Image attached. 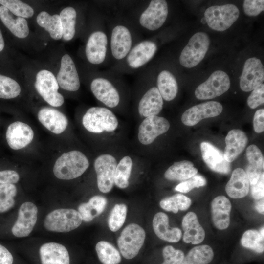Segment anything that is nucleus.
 Segmentation results:
<instances>
[{
    "instance_id": "37998d69",
    "label": "nucleus",
    "mask_w": 264,
    "mask_h": 264,
    "mask_svg": "<svg viewBox=\"0 0 264 264\" xmlns=\"http://www.w3.org/2000/svg\"><path fill=\"white\" fill-rule=\"evenodd\" d=\"M0 4L17 17L27 18L32 17L34 14L33 8L20 0H0Z\"/></svg>"
},
{
    "instance_id": "f257e3e1",
    "label": "nucleus",
    "mask_w": 264,
    "mask_h": 264,
    "mask_svg": "<svg viewBox=\"0 0 264 264\" xmlns=\"http://www.w3.org/2000/svg\"><path fill=\"white\" fill-rule=\"evenodd\" d=\"M89 166V161L82 152L72 150L63 153L57 158L53 172L58 179L71 180L80 176Z\"/></svg>"
},
{
    "instance_id": "412c9836",
    "label": "nucleus",
    "mask_w": 264,
    "mask_h": 264,
    "mask_svg": "<svg viewBox=\"0 0 264 264\" xmlns=\"http://www.w3.org/2000/svg\"><path fill=\"white\" fill-rule=\"evenodd\" d=\"M163 99L156 87H152L142 95L138 103L139 114L146 118L157 115L162 110Z\"/></svg>"
},
{
    "instance_id": "ea45409f",
    "label": "nucleus",
    "mask_w": 264,
    "mask_h": 264,
    "mask_svg": "<svg viewBox=\"0 0 264 264\" xmlns=\"http://www.w3.org/2000/svg\"><path fill=\"white\" fill-rule=\"evenodd\" d=\"M191 200L181 194H176L162 199L160 207L164 210L177 213L179 210H187L191 205Z\"/></svg>"
},
{
    "instance_id": "dca6fc26",
    "label": "nucleus",
    "mask_w": 264,
    "mask_h": 264,
    "mask_svg": "<svg viewBox=\"0 0 264 264\" xmlns=\"http://www.w3.org/2000/svg\"><path fill=\"white\" fill-rule=\"evenodd\" d=\"M38 208L31 202H25L20 207L17 219L12 227L13 235L18 238L28 236L37 220Z\"/></svg>"
},
{
    "instance_id": "2eb2a0df",
    "label": "nucleus",
    "mask_w": 264,
    "mask_h": 264,
    "mask_svg": "<svg viewBox=\"0 0 264 264\" xmlns=\"http://www.w3.org/2000/svg\"><path fill=\"white\" fill-rule=\"evenodd\" d=\"M170 126L168 120L163 117L155 115L145 118L138 127V140L142 145H150L158 136L166 132Z\"/></svg>"
},
{
    "instance_id": "603ef678",
    "label": "nucleus",
    "mask_w": 264,
    "mask_h": 264,
    "mask_svg": "<svg viewBox=\"0 0 264 264\" xmlns=\"http://www.w3.org/2000/svg\"><path fill=\"white\" fill-rule=\"evenodd\" d=\"M251 193L252 196L255 199L264 198V174H261L256 183L251 185Z\"/></svg>"
},
{
    "instance_id": "393cba45",
    "label": "nucleus",
    "mask_w": 264,
    "mask_h": 264,
    "mask_svg": "<svg viewBox=\"0 0 264 264\" xmlns=\"http://www.w3.org/2000/svg\"><path fill=\"white\" fill-rule=\"evenodd\" d=\"M39 253L42 264H69L67 249L63 245L54 242L41 245Z\"/></svg>"
},
{
    "instance_id": "9b49d317",
    "label": "nucleus",
    "mask_w": 264,
    "mask_h": 264,
    "mask_svg": "<svg viewBox=\"0 0 264 264\" xmlns=\"http://www.w3.org/2000/svg\"><path fill=\"white\" fill-rule=\"evenodd\" d=\"M230 87L228 75L223 71L217 70L196 88L195 94L199 100L211 99L223 94Z\"/></svg>"
},
{
    "instance_id": "7c9ffc66",
    "label": "nucleus",
    "mask_w": 264,
    "mask_h": 264,
    "mask_svg": "<svg viewBox=\"0 0 264 264\" xmlns=\"http://www.w3.org/2000/svg\"><path fill=\"white\" fill-rule=\"evenodd\" d=\"M0 19L16 37L25 38L28 35L29 28L25 19L15 16L3 6H0Z\"/></svg>"
},
{
    "instance_id": "bb28decb",
    "label": "nucleus",
    "mask_w": 264,
    "mask_h": 264,
    "mask_svg": "<svg viewBox=\"0 0 264 264\" xmlns=\"http://www.w3.org/2000/svg\"><path fill=\"white\" fill-rule=\"evenodd\" d=\"M182 226L184 230L183 241L185 243L198 244L204 240L205 236L204 230L199 224L195 213L189 212L184 216Z\"/></svg>"
},
{
    "instance_id": "79ce46f5",
    "label": "nucleus",
    "mask_w": 264,
    "mask_h": 264,
    "mask_svg": "<svg viewBox=\"0 0 264 264\" xmlns=\"http://www.w3.org/2000/svg\"><path fill=\"white\" fill-rule=\"evenodd\" d=\"M17 192V188L14 184H0V213L9 211L14 206V198Z\"/></svg>"
},
{
    "instance_id": "9d476101",
    "label": "nucleus",
    "mask_w": 264,
    "mask_h": 264,
    "mask_svg": "<svg viewBox=\"0 0 264 264\" xmlns=\"http://www.w3.org/2000/svg\"><path fill=\"white\" fill-rule=\"evenodd\" d=\"M35 87L39 94L49 105L60 107L64 102L63 95L58 92L59 85L53 74L45 69L36 75Z\"/></svg>"
},
{
    "instance_id": "c03bdc74",
    "label": "nucleus",
    "mask_w": 264,
    "mask_h": 264,
    "mask_svg": "<svg viewBox=\"0 0 264 264\" xmlns=\"http://www.w3.org/2000/svg\"><path fill=\"white\" fill-rule=\"evenodd\" d=\"M21 91L19 84L14 79L0 74V98L13 99L17 97Z\"/></svg>"
},
{
    "instance_id": "f704fd0d",
    "label": "nucleus",
    "mask_w": 264,
    "mask_h": 264,
    "mask_svg": "<svg viewBox=\"0 0 264 264\" xmlns=\"http://www.w3.org/2000/svg\"><path fill=\"white\" fill-rule=\"evenodd\" d=\"M37 23L47 31L51 37L54 40L62 38L63 29L60 16L50 15L45 11L40 12L36 18Z\"/></svg>"
},
{
    "instance_id": "473e14b6",
    "label": "nucleus",
    "mask_w": 264,
    "mask_h": 264,
    "mask_svg": "<svg viewBox=\"0 0 264 264\" xmlns=\"http://www.w3.org/2000/svg\"><path fill=\"white\" fill-rule=\"evenodd\" d=\"M107 203V200L105 197L95 195L91 197L88 202L80 204L78 211L83 221L90 222L104 211Z\"/></svg>"
},
{
    "instance_id": "4be33fe9",
    "label": "nucleus",
    "mask_w": 264,
    "mask_h": 264,
    "mask_svg": "<svg viewBox=\"0 0 264 264\" xmlns=\"http://www.w3.org/2000/svg\"><path fill=\"white\" fill-rule=\"evenodd\" d=\"M200 150L203 161L212 170L217 173L228 174L231 165L224 157L223 153L211 143L203 142Z\"/></svg>"
},
{
    "instance_id": "f03ea898",
    "label": "nucleus",
    "mask_w": 264,
    "mask_h": 264,
    "mask_svg": "<svg viewBox=\"0 0 264 264\" xmlns=\"http://www.w3.org/2000/svg\"><path fill=\"white\" fill-rule=\"evenodd\" d=\"M137 42L134 31L128 23L119 21L113 24L110 35L109 49L115 60L122 61Z\"/></svg>"
},
{
    "instance_id": "a19ab883",
    "label": "nucleus",
    "mask_w": 264,
    "mask_h": 264,
    "mask_svg": "<svg viewBox=\"0 0 264 264\" xmlns=\"http://www.w3.org/2000/svg\"><path fill=\"white\" fill-rule=\"evenodd\" d=\"M264 237L259 231L251 229L243 233L241 242L243 247L250 249L257 253H262L264 251Z\"/></svg>"
},
{
    "instance_id": "4c0bfd02",
    "label": "nucleus",
    "mask_w": 264,
    "mask_h": 264,
    "mask_svg": "<svg viewBox=\"0 0 264 264\" xmlns=\"http://www.w3.org/2000/svg\"><path fill=\"white\" fill-rule=\"evenodd\" d=\"M132 165L131 157L128 155L122 157L117 163L114 175V184L117 187L120 189L128 187Z\"/></svg>"
},
{
    "instance_id": "5fc2aeb1",
    "label": "nucleus",
    "mask_w": 264,
    "mask_h": 264,
    "mask_svg": "<svg viewBox=\"0 0 264 264\" xmlns=\"http://www.w3.org/2000/svg\"><path fill=\"white\" fill-rule=\"evenodd\" d=\"M13 257L9 251L0 244V264H13Z\"/></svg>"
},
{
    "instance_id": "4d7b16f0",
    "label": "nucleus",
    "mask_w": 264,
    "mask_h": 264,
    "mask_svg": "<svg viewBox=\"0 0 264 264\" xmlns=\"http://www.w3.org/2000/svg\"><path fill=\"white\" fill-rule=\"evenodd\" d=\"M4 47V41L0 29V52L2 51Z\"/></svg>"
},
{
    "instance_id": "8fccbe9b",
    "label": "nucleus",
    "mask_w": 264,
    "mask_h": 264,
    "mask_svg": "<svg viewBox=\"0 0 264 264\" xmlns=\"http://www.w3.org/2000/svg\"><path fill=\"white\" fill-rule=\"evenodd\" d=\"M243 8L245 14L249 16H256L264 11V0H245Z\"/></svg>"
},
{
    "instance_id": "f3484780",
    "label": "nucleus",
    "mask_w": 264,
    "mask_h": 264,
    "mask_svg": "<svg viewBox=\"0 0 264 264\" xmlns=\"http://www.w3.org/2000/svg\"><path fill=\"white\" fill-rule=\"evenodd\" d=\"M222 110V106L219 102L208 101L187 110L182 115L181 121L185 125L192 126L203 119L219 115Z\"/></svg>"
},
{
    "instance_id": "864d4df0",
    "label": "nucleus",
    "mask_w": 264,
    "mask_h": 264,
    "mask_svg": "<svg viewBox=\"0 0 264 264\" xmlns=\"http://www.w3.org/2000/svg\"><path fill=\"white\" fill-rule=\"evenodd\" d=\"M253 128L257 133H261L264 130V109L257 110L254 115Z\"/></svg>"
},
{
    "instance_id": "5701e85b",
    "label": "nucleus",
    "mask_w": 264,
    "mask_h": 264,
    "mask_svg": "<svg viewBox=\"0 0 264 264\" xmlns=\"http://www.w3.org/2000/svg\"><path fill=\"white\" fill-rule=\"evenodd\" d=\"M38 118L41 123L54 134L63 132L68 125L66 115L58 110L50 108H42L38 113Z\"/></svg>"
},
{
    "instance_id": "39448f33",
    "label": "nucleus",
    "mask_w": 264,
    "mask_h": 264,
    "mask_svg": "<svg viewBox=\"0 0 264 264\" xmlns=\"http://www.w3.org/2000/svg\"><path fill=\"white\" fill-rule=\"evenodd\" d=\"M82 221L78 211L71 208H59L46 215L44 225L49 231L66 233L78 228Z\"/></svg>"
},
{
    "instance_id": "7ed1b4c3",
    "label": "nucleus",
    "mask_w": 264,
    "mask_h": 264,
    "mask_svg": "<svg viewBox=\"0 0 264 264\" xmlns=\"http://www.w3.org/2000/svg\"><path fill=\"white\" fill-rule=\"evenodd\" d=\"M82 124L88 132L100 133L114 131L118 127V121L109 109L92 107L89 108L83 116Z\"/></svg>"
},
{
    "instance_id": "6e6d98bb",
    "label": "nucleus",
    "mask_w": 264,
    "mask_h": 264,
    "mask_svg": "<svg viewBox=\"0 0 264 264\" xmlns=\"http://www.w3.org/2000/svg\"><path fill=\"white\" fill-rule=\"evenodd\" d=\"M259 200L255 203V208L256 210L260 214H264V198H262Z\"/></svg>"
},
{
    "instance_id": "4468645a",
    "label": "nucleus",
    "mask_w": 264,
    "mask_h": 264,
    "mask_svg": "<svg viewBox=\"0 0 264 264\" xmlns=\"http://www.w3.org/2000/svg\"><path fill=\"white\" fill-rule=\"evenodd\" d=\"M109 38L105 29L92 32L88 38L85 54L88 61L93 65L104 63L109 51Z\"/></svg>"
},
{
    "instance_id": "cd10ccee",
    "label": "nucleus",
    "mask_w": 264,
    "mask_h": 264,
    "mask_svg": "<svg viewBox=\"0 0 264 264\" xmlns=\"http://www.w3.org/2000/svg\"><path fill=\"white\" fill-rule=\"evenodd\" d=\"M153 228L156 235L160 239L170 242H177L182 237L181 230L170 227L169 218L164 213H156L153 220Z\"/></svg>"
},
{
    "instance_id": "58836bf2",
    "label": "nucleus",
    "mask_w": 264,
    "mask_h": 264,
    "mask_svg": "<svg viewBox=\"0 0 264 264\" xmlns=\"http://www.w3.org/2000/svg\"><path fill=\"white\" fill-rule=\"evenodd\" d=\"M95 249L98 257L103 264H118L121 261L118 250L108 242H99L96 245Z\"/></svg>"
},
{
    "instance_id": "13d9d810",
    "label": "nucleus",
    "mask_w": 264,
    "mask_h": 264,
    "mask_svg": "<svg viewBox=\"0 0 264 264\" xmlns=\"http://www.w3.org/2000/svg\"><path fill=\"white\" fill-rule=\"evenodd\" d=\"M264 227H262L261 229V230L259 231L260 234L262 235V237H264Z\"/></svg>"
},
{
    "instance_id": "0eeeda50",
    "label": "nucleus",
    "mask_w": 264,
    "mask_h": 264,
    "mask_svg": "<svg viewBox=\"0 0 264 264\" xmlns=\"http://www.w3.org/2000/svg\"><path fill=\"white\" fill-rule=\"evenodd\" d=\"M145 232L136 223H131L122 230L117 240L121 254L126 259H132L138 254L145 239Z\"/></svg>"
},
{
    "instance_id": "e433bc0d",
    "label": "nucleus",
    "mask_w": 264,
    "mask_h": 264,
    "mask_svg": "<svg viewBox=\"0 0 264 264\" xmlns=\"http://www.w3.org/2000/svg\"><path fill=\"white\" fill-rule=\"evenodd\" d=\"M59 16L63 29L62 38L65 41H70L76 32V11L73 7L68 6L62 10Z\"/></svg>"
},
{
    "instance_id": "f8f14e48",
    "label": "nucleus",
    "mask_w": 264,
    "mask_h": 264,
    "mask_svg": "<svg viewBox=\"0 0 264 264\" xmlns=\"http://www.w3.org/2000/svg\"><path fill=\"white\" fill-rule=\"evenodd\" d=\"M117 164L116 158L110 154H103L95 159L94 167L97 175V186L101 192L107 193L112 189Z\"/></svg>"
},
{
    "instance_id": "72a5a7b5",
    "label": "nucleus",
    "mask_w": 264,
    "mask_h": 264,
    "mask_svg": "<svg viewBox=\"0 0 264 264\" xmlns=\"http://www.w3.org/2000/svg\"><path fill=\"white\" fill-rule=\"evenodd\" d=\"M198 173V170L191 161L182 160L176 162L164 173V177L170 180H186Z\"/></svg>"
},
{
    "instance_id": "bf43d9fd",
    "label": "nucleus",
    "mask_w": 264,
    "mask_h": 264,
    "mask_svg": "<svg viewBox=\"0 0 264 264\" xmlns=\"http://www.w3.org/2000/svg\"><path fill=\"white\" fill-rule=\"evenodd\" d=\"M201 22H202V23L205 24V23H206V21H205V19L204 18H203L201 19Z\"/></svg>"
},
{
    "instance_id": "c85d7f7f",
    "label": "nucleus",
    "mask_w": 264,
    "mask_h": 264,
    "mask_svg": "<svg viewBox=\"0 0 264 264\" xmlns=\"http://www.w3.org/2000/svg\"><path fill=\"white\" fill-rule=\"evenodd\" d=\"M250 183L245 173L242 168L235 169L227 182L225 191L232 198H240L247 195L249 191Z\"/></svg>"
},
{
    "instance_id": "20e7f679",
    "label": "nucleus",
    "mask_w": 264,
    "mask_h": 264,
    "mask_svg": "<svg viewBox=\"0 0 264 264\" xmlns=\"http://www.w3.org/2000/svg\"><path fill=\"white\" fill-rule=\"evenodd\" d=\"M114 75L104 73L94 78L90 89L95 97L109 108H115L120 104L121 94Z\"/></svg>"
},
{
    "instance_id": "a878e982",
    "label": "nucleus",
    "mask_w": 264,
    "mask_h": 264,
    "mask_svg": "<svg viewBox=\"0 0 264 264\" xmlns=\"http://www.w3.org/2000/svg\"><path fill=\"white\" fill-rule=\"evenodd\" d=\"M247 137L242 131L233 129L229 132L225 139L226 146L223 153L225 159L233 162L245 149Z\"/></svg>"
},
{
    "instance_id": "3c124183",
    "label": "nucleus",
    "mask_w": 264,
    "mask_h": 264,
    "mask_svg": "<svg viewBox=\"0 0 264 264\" xmlns=\"http://www.w3.org/2000/svg\"><path fill=\"white\" fill-rule=\"evenodd\" d=\"M20 179L19 174L15 170H5L0 171V184L18 182Z\"/></svg>"
},
{
    "instance_id": "ddd939ff",
    "label": "nucleus",
    "mask_w": 264,
    "mask_h": 264,
    "mask_svg": "<svg viewBox=\"0 0 264 264\" xmlns=\"http://www.w3.org/2000/svg\"><path fill=\"white\" fill-rule=\"evenodd\" d=\"M157 50L156 43L151 40L138 41L122 61L130 70L143 67L154 57Z\"/></svg>"
},
{
    "instance_id": "6e6552de",
    "label": "nucleus",
    "mask_w": 264,
    "mask_h": 264,
    "mask_svg": "<svg viewBox=\"0 0 264 264\" xmlns=\"http://www.w3.org/2000/svg\"><path fill=\"white\" fill-rule=\"evenodd\" d=\"M240 11L233 4L214 5L204 12L206 23L213 30L223 31L229 28L238 19Z\"/></svg>"
},
{
    "instance_id": "2f4dec72",
    "label": "nucleus",
    "mask_w": 264,
    "mask_h": 264,
    "mask_svg": "<svg viewBox=\"0 0 264 264\" xmlns=\"http://www.w3.org/2000/svg\"><path fill=\"white\" fill-rule=\"evenodd\" d=\"M156 83L163 99L170 101L176 98L178 91V84L172 72L166 69L161 71L157 76Z\"/></svg>"
},
{
    "instance_id": "c9c22d12",
    "label": "nucleus",
    "mask_w": 264,
    "mask_h": 264,
    "mask_svg": "<svg viewBox=\"0 0 264 264\" xmlns=\"http://www.w3.org/2000/svg\"><path fill=\"white\" fill-rule=\"evenodd\" d=\"M214 256V252L209 245L197 246L184 256L181 264H208L212 261Z\"/></svg>"
},
{
    "instance_id": "1a4fd4ad",
    "label": "nucleus",
    "mask_w": 264,
    "mask_h": 264,
    "mask_svg": "<svg viewBox=\"0 0 264 264\" xmlns=\"http://www.w3.org/2000/svg\"><path fill=\"white\" fill-rule=\"evenodd\" d=\"M168 15V6L166 0H153L139 14L138 23L144 29L155 31L164 24Z\"/></svg>"
},
{
    "instance_id": "b1692460",
    "label": "nucleus",
    "mask_w": 264,
    "mask_h": 264,
    "mask_svg": "<svg viewBox=\"0 0 264 264\" xmlns=\"http://www.w3.org/2000/svg\"><path fill=\"white\" fill-rule=\"evenodd\" d=\"M231 203L226 197L219 196L211 202V216L214 225L218 229L228 227L230 222Z\"/></svg>"
},
{
    "instance_id": "a18cd8bd",
    "label": "nucleus",
    "mask_w": 264,
    "mask_h": 264,
    "mask_svg": "<svg viewBox=\"0 0 264 264\" xmlns=\"http://www.w3.org/2000/svg\"><path fill=\"white\" fill-rule=\"evenodd\" d=\"M127 212V207L125 204L114 205L108 219L109 227L111 231L116 232L122 226L126 220Z\"/></svg>"
},
{
    "instance_id": "423d86ee",
    "label": "nucleus",
    "mask_w": 264,
    "mask_h": 264,
    "mask_svg": "<svg viewBox=\"0 0 264 264\" xmlns=\"http://www.w3.org/2000/svg\"><path fill=\"white\" fill-rule=\"evenodd\" d=\"M210 43L209 37L206 33H195L181 51L179 59L180 64L187 68L198 65L204 58Z\"/></svg>"
},
{
    "instance_id": "de8ad7c7",
    "label": "nucleus",
    "mask_w": 264,
    "mask_h": 264,
    "mask_svg": "<svg viewBox=\"0 0 264 264\" xmlns=\"http://www.w3.org/2000/svg\"><path fill=\"white\" fill-rule=\"evenodd\" d=\"M162 255L164 261L161 264H181L185 256L182 251L176 249L171 245L163 248Z\"/></svg>"
},
{
    "instance_id": "c756f323",
    "label": "nucleus",
    "mask_w": 264,
    "mask_h": 264,
    "mask_svg": "<svg viewBox=\"0 0 264 264\" xmlns=\"http://www.w3.org/2000/svg\"><path fill=\"white\" fill-rule=\"evenodd\" d=\"M246 155L248 164L245 173L251 185L257 182L264 172V157L259 148L253 144L247 147Z\"/></svg>"
},
{
    "instance_id": "09e8293b",
    "label": "nucleus",
    "mask_w": 264,
    "mask_h": 264,
    "mask_svg": "<svg viewBox=\"0 0 264 264\" xmlns=\"http://www.w3.org/2000/svg\"><path fill=\"white\" fill-rule=\"evenodd\" d=\"M264 102V84L259 85L255 88L247 100L248 106L251 109H255Z\"/></svg>"
},
{
    "instance_id": "6ab92c4d",
    "label": "nucleus",
    "mask_w": 264,
    "mask_h": 264,
    "mask_svg": "<svg viewBox=\"0 0 264 264\" xmlns=\"http://www.w3.org/2000/svg\"><path fill=\"white\" fill-rule=\"evenodd\" d=\"M56 79L59 86L64 90L76 91L80 88V81L75 65L67 54L62 57Z\"/></svg>"
},
{
    "instance_id": "49530a36",
    "label": "nucleus",
    "mask_w": 264,
    "mask_h": 264,
    "mask_svg": "<svg viewBox=\"0 0 264 264\" xmlns=\"http://www.w3.org/2000/svg\"><path fill=\"white\" fill-rule=\"evenodd\" d=\"M206 179L200 175H195L188 179L177 185L175 189L176 191L186 193L195 188H199L206 184Z\"/></svg>"
},
{
    "instance_id": "aec40b11",
    "label": "nucleus",
    "mask_w": 264,
    "mask_h": 264,
    "mask_svg": "<svg viewBox=\"0 0 264 264\" xmlns=\"http://www.w3.org/2000/svg\"><path fill=\"white\" fill-rule=\"evenodd\" d=\"M34 138V132L30 126L21 121L10 124L6 132V139L9 146L17 150L29 144Z\"/></svg>"
},
{
    "instance_id": "a211bd4d",
    "label": "nucleus",
    "mask_w": 264,
    "mask_h": 264,
    "mask_svg": "<svg viewBox=\"0 0 264 264\" xmlns=\"http://www.w3.org/2000/svg\"><path fill=\"white\" fill-rule=\"evenodd\" d=\"M264 80V67L261 60L256 57L248 59L244 64L240 78V87L242 90H253Z\"/></svg>"
}]
</instances>
